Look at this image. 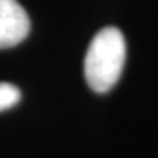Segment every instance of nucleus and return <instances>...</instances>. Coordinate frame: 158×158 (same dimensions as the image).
<instances>
[{
    "label": "nucleus",
    "mask_w": 158,
    "mask_h": 158,
    "mask_svg": "<svg viewBox=\"0 0 158 158\" xmlns=\"http://www.w3.org/2000/svg\"><path fill=\"white\" fill-rule=\"evenodd\" d=\"M125 56V38L120 29L107 27L95 34L85 58V77L92 91L104 94L116 85Z\"/></svg>",
    "instance_id": "obj_1"
},
{
    "label": "nucleus",
    "mask_w": 158,
    "mask_h": 158,
    "mask_svg": "<svg viewBox=\"0 0 158 158\" xmlns=\"http://www.w3.org/2000/svg\"><path fill=\"white\" fill-rule=\"evenodd\" d=\"M31 31V20L17 0H0V49L19 45Z\"/></svg>",
    "instance_id": "obj_2"
},
{
    "label": "nucleus",
    "mask_w": 158,
    "mask_h": 158,
    "mask_svg": "<svg viewBox=\"0 0 158 158\" xmlns=\"http://www.w3.org/2000/svg\"><path fill=\"white\" fill-rule=\"evenodd\" d=\"M21 99V92L16 87L7 82H0V112L7 111L17 104Z\"/></svg>",
    "instance_id": "obj_3"
}]
</instances>
